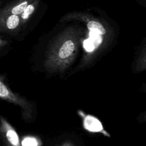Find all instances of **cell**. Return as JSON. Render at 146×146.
I'll return each instance as SVG.
<instances>
[{
  "instance_id": "9a60e30c",
  "label": "cell",
  "mask_w": 146,
  "mask_h": 146,
  "mask_svg": "<svg viewBox=\"0 0 146 146\" xmlns=\"http://www.w3.org/2000/svg\"><path fill=\"white\" fill-rule=\"evenodd\" d=\"M141 91L144 93H145L146 94V83H143L142 86H141Z\"/></svg>"
},
{
  "instance_id": "8992f818",
  "label": "cell",
  "mask_w": 146,
  "mask_h": 146,
  "mask_svg": "<svg viewBox=\"0 0 146 146\" xmlns=\"http://www.w3.org/2000/svg\"><path fill=\"white\" fill-rule=\"evenodd\" d=\"M42 140L34 136H24L21 140L22 146H42Z\"/></svg>"
},
{
  "instance_id": "30bf717a",
  "label": "cell",
  "mask_w": 146,
  "mask_h": 146,
  "mask_svg": "<svg viewBox=\"0 0 146 146\" xmlns=\"http://www.w3.org/2000/svg\"><path fill=\"white\" fill-rule=\"evenodd\" d=\"M27 1H24L23 2H22L21 3H20L19 5L16 6L15 7H14L12 10H11V13L13 15H17V14H19L21 13H23V11H25V10L26 9V7H27Z\"/></svg>"
},
{
  "instance_id": "277c9868",
  "label": "cell",
  "mask_w": 146,
  "mask_h": 146,
  "mask_svg": "<svg viewBox=\"0 0 146 146\" xmlns=\"http://www.w3.org/2000/svg\"><path fill=\"white\" fill-rule=\"evenodd\" d=\"M75 43L72 39H65L57 50L56 56L59 62L68 60L75 51Z\"/></svg>"
},
{
  "instance_id": "3957f363",
  "label": "cell",
  "mask_w": 146,
  "mask_h": 146,
  "mask_svg": "<svg viewBox=\"0 0 146 146\" xmlns=\"http://www.w3.org/2000/svg\"><path fill=\"white\" fill-rule=\"evenodd\" d=\"M78 114L80 117L83 127L86 131L92 133H99L107 137H111V135L104 128L102 122L97 117L86 113L82 110H78Z\"/></svg>"
},
{
  "instance_id": "7a4b0ae2",
  "label": "cell",
  "mask_w": 146,
  "mask_h": 146,
  "mask_svg": "<svg viewBox=\"0 0 146 146\" xmlns=\"http://www.w3.org/2000/svg\"><path fill=\"white\" fill-rule=\"evenodd\" d=\"M0 135L3 146H22L15 128L2 116L0 117Z\"/></svg>"
},
{
  "instance_id": "8fae6325",
  "label": "cell",
  "mask_w": 146,
  "mask_h": 146,
  "mask_svg": "<svg viewBox=\"0 0 146 146\" xmlns=\"http://www.w3.org/2000/svg\"><path fill=\"white\" fill-rule=\"evenodd\" d=\"M34 10V6L33 5H29L25 10L22 14V18L23 19H27L29 16L33 13Z\"/></svg>"
},
{
  "instance_id": "5bb4252c",
  "label": "cell",
  "mask_w": 146,
  "mask_h": 146,
  "mask_svg": "<svg viewBox=\"0 0 146 146\" xmlns=\"http://www.w3.org/2000/svg\"><path fill=\"white\" fill-rule=\"evenodd\" d=\"M60 146H75L74 145V144L71 141H65L64 142H63Z\"/></svg>"
},
{
  "instance_id": "7c38bea8",
  "label": "cell",
  "mask_w": 146,
  "mask_h": 146,
  "mask_svg": "<svg viewBox=\"0 0 146 146\" xmlns=\"http://www.w3.org/2000/svg\"><path fill=\"white\" fill-rule=\"evenodd\" d=\"M83 46L87 52H92L95 48L94 43L89 39H87L83 42Z\"/></svg>"
},
{
  "instance_id": "6da1fadb",
  "label": "cell",
  "mask_w": 146,
  "mask_h": 146,
  "mask_svg": "<svg viewBox=\"0 0 146 146\" xmlns=\"http://www.w3.org/2000/svg\"><path fill=\"white\" fill-rule=\"evenodd\" d=\"M0 98L2 100L19 106L21 109V117L25 122L34 121L36 111L33 102L13 92L2 80L0 82Z\"/></svg>"
},
{
  "instance_id": "52a82bcc",
  "label": "cell",
  "mask_w": 146,
  "mask_h": 146,
  "mask_svg": "<svg viewBox=\"0 0 146 146\" xmlns=\"http://www.w3.org/2000/svg\"><path fill=\"white\" fill-rule=\"evenodd\" d=\"M87 27L89 31L98 33L100 35L106 34V30L104 27L98 22L95 21H91L87 24Z\"/></svg>"
},
{
  "instance_id": "5b68a950",
  "label": "cell",
  "mask_w": 146,
  "mask_h": 146,
  "mask_svg": "<svg viewBox=\"0 0 146 146\" xmlns=\"http://www.w3.org/2000/svg\"><path fill=\"white\" fill-rule=\"evenodd\" d=\"M134 71L135 72H141L146 71V42L136 56L135 62Z\"/></svg>"
},
{
  "instance_id": "4fadbf2b",
  "label": "cell",
  "mask_w": 146,
  "mask_h": 146,
  "mask_svg": "<svg viewBox=\"0 0 146 146\" xmlns=\"http://www.w3.org/2000/svg\"><path fill=\"white\" fill-rule=\"evenodd\" d=\"M136 120L140 124L146 123V110L140 113L136 117Z\"/></svg>"
},
{
  "instance_id": "9c48e42d",
  "label": "cell",
  "mask_w": 146,
  "mask_h": 146,
  "mask_svg": "<svg viewBox=\"0 0 146 146\" xmlns=\"http://www.w3.org/2000/svg\"><path fill=\"white\" fill-rule=\"evenodd\" d=\"M102 35L93 32V31H90L89 32V39L94 43L95 45V47H97L101 43L102 41Z\"/></svg>"
},
{
  "instance_id": "ba28073f",
  "label": "cell",
  "mask_w": 146,
  "mask_h": 146,
  "mask_svg": "<svg viewBox=\"0 0 146 146\" xmlns=\"http://www.w3.org/2000/svg\"><path fill=\"white\" fill-rule=\"evenodd\" d=\"M19 23V17L17 15H10L6 22V25L8 29H14L16 28Z\"/></svg>"
}]
</instances>
